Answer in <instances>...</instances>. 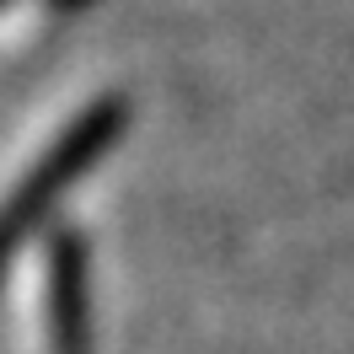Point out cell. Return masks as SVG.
I'll use <instances>...</instances> for the list:
<instances>
[{
  "instance_id": "obj_1",
  "label": "cell",
  "mask_w": 354,
  "mask_h": 354,
  "mask_svg": "<svg viewBox=\"0 0 354 354\" xmlns=\"http://www.w3.org/2000/svg\"><path fill=\"white\" fill-rule=\"evenodd\" d=\"M91 140H97V124H91V118H86V124H75V129L54 145V156H44V167L27 177L22 188H17V199L0 209V263H6V252H11V242H17V231H22L38 209H44L48 188H54L59 177L75 172V161H86V156H91Z\"/></svg>"
}]
</instances>
